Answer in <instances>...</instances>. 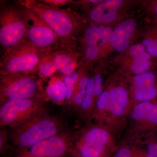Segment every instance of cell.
Masks as SVG:
<instances>
[{"mask_svg": "<svg viewBox=\"0 0 157 157\" xmlns=\"http://www.w3.org/2000/svg\"><path fill=\"white\" fill-rule=\"evenodd\" d=\"M9 138L18 150L29 147L39 141L62 133L63 125L57 118L45 113L10 128Z\"/></svg>", "mask_w": 157, "mask_h": 157, "instance_id": "cell-2", "label": "cell"}, {"mask_svg": "<svg viewBox=\"0 0 157 157\" xmlns=\"http://www.w3.org/2000/svg\"><path fill=\"white\" fill-rule=\"evenodd\" d=\"M88 79L86 76H83L79 82L78 90L74 94L73 98V103L76 105H81L86 89Z\"/></svg>", "mask_w": 157, "mask_h": 157, "instance_id": "cell-24", "label": "cell"}, {"mask_svg": "<svg viewBox=\"0 0 157 157\" xmlns=\"http://www.w3.org/2000/svg\"><path fill=\"white\" fill-rule=\"evenodd\" d=\"M151 56L146 52L134 59V62L131 68L132 72L134 74H140L147 72L151 66L150 59Z\"/></svg>", "mask_w": 157, "mask_h": 157, "instance_id": "cell-17", "label": "cell"}, {"mask_svg": "<svg viewBox=\"0 0 157 157\" xmlns=\"http://www.w3.org/2000/svg\"><path fill=\"white\" fill-rule=\"evenodd\" d=\"M112 33L109 27L97 25H90L85 31V44L86 47L98 45L101 48L109 42Z\"/></svg>", "mask_w": 157, "mask_h": 157, "instance_id": "cell-12", "label": "cell"}, {"mask_svg": "<svg viewBox=\"0 0 157 157\" xmlns=\"http://www.w3.org/2000/svg\"><path fill=\"white\" fill-rule=\"evenodd\" d=\"M21 5L27 26L25 40L38 49L48 52L63 48L52 29L31 9Z\"/></svg>", "mask_w": 157, "mask_h": 157, "instance_id": "cell-7", "label": "cell"}, {"mask_svg": "<svg viewBox=\"0 0 157 157\" xmlns=\"http://www.w3.org/2000/svg\"><path fill=\"white\" fill-rule=\"evenodd\" d=\"M142 45L151 56H157V43L156 40L151 39H144L142 41Z\"/></svg>", "mask_w": 157, "mask_h": 157, "instance_id": "cell-25", "label": "cell"}, {"mask_svg": "<svg viewBox=\"0 0 157 157\" xmlns=\"http://www.w3.org/2000/svg\"><path fill=\"white\" fill-rule=\"evenodd\" d=\"M42 2L50 5V6H55V7L60 8L63 6L69 5V4L71 3L73 1L70 0H42L41 1Z\"/></svg>", "mask_w": 157, "mask_h": 157, "instance_id": "cell-30", "label": "cell"}, {"mask_svg": "<svg viewBox=\"0 0 157 157\" xmlns=\"http://www.w3.org/2000/svg\"><path fill=\"white\" fill-rule=\"evenodd\" d=\"M44 97L10 100L1 105V128H12L44 113Z\"/></svg>", "mask_w": 157, "mask_h": 157, "instance_id": "cell-6", "label": "cell"}, {"mask_svg": "<svg viewBox=\"0 0 157 157\" xmlns=\"http://www.w3.org/2000/svg\"><path fill=\"white\" fill-rule=\"evenodd\" d=\"M146 121L152 123L157 124V104L153 105Z\"/></svg>", "mask_w": 157, "mask_h": 157, "instance_id": "cell-31", "label": "cell"}, {"mask_svg": "<svg viewBox=\"0 0 157 157\" xmlns=\"http://www.w3.org/2000/svg\"><path fill=\"white\" fill-rule=\"evenodd\" d=\"M94 96H99L102 92V76L100 74H96L94 77Z\"/></svg>", "mask_w": 157, "mask_h": 157, "instance_id": "cell-29", "label": "cell"}, {"mask_svg": "<svg viewBox=\"0 0 157 157\" xmlns=\"http://www.w3.org/2000/svg\"><path fill=\"white\" fill-rule=\"evenodd\" d=\"M109 135L105 130L99 128L90 129L84 136L85 143L104 146L109 140Z\"/></svg>", "mask_w": 157, "mask_h": 157, "instance_id": "cell-15", "label": "cell"}, {"mask_svg": "<svg viewBox=\"0 0 157 157\" xmlns=\"http://www.w3.org/2000/svg\"><path fill=\"white\" fill-rule=\"evenodd\" d=\"M36 73L0 75V103L44 96L42 80Z\"/></svg>", "mask_w": 157, "mask_h": 157, "instance_id": "cell-5", "label": "cell"}, {"mask_svg": "<svg viewBox=\"0 0 157 157\" xmlns=\"http://www.w3.org/2000/svg\"><path fill=\"white\" fill-rule=\"evenodd\" d=\"M0 3V44L3 52L25 39L27 26L19 1Z\"/></svg>", "mask_w": 157, "mask_h": 157, "instance_id": "cell-4", "label": "cell"}, {"mask_svg": "<svg viewBox=\"0 0 157 157\" xmlns=\"http://www.w3.org/2000/svg\"><path fill=\"white\" fill-rule=\"evenodd\" d=\"M50 52L38 49L24 39L3 52L0 75L36 73L41 62Z\"/></svg>", "mask_w": 157, "mask_h": 157, "instance_id": "cell-3", "label": "cell"}, {"mask_svg": "<svg viewBox=\"0 0 157 157\" xmlns=\"http://www.w3.org/2000/svg\"><path fill=\"white\" fill-rule=\"evenodd\" d=\"M152 106L151 103L148 101L137 104L132 113V118L137 121L147 120Z\"/></svg>", "mask_w": 157, "mask_h": 157, "instance_id": "cell-20", "label": "cell"}, {"mask_svg": "<svg viewBox=\"0 0 157 157\" xmlns=\"http://www.w3.org/2000/svg\"><path fill=\"white\" fill-rule=\"evenodd\" d=\"M122 2L121 0L102 1L92 9L90 13V19L97 23L113 22L116 18L118 10Z\"/></svg>", "mask_w": 157, "mask_h": 157, "instance_id": "cell-9", "label": "cell"}, {"mask_svg": "<svg viewBox=\"0 0 157 157\" xmlns=\"http://www.w3.org/2000/svg\"><path fill=\"white\" fill-rule=\"evenodd\" d=\"M109 109L113 114L120 116L127 109L128 103V93L122 87L113 88L108 91Z\"/></svg>", "mask_w": 157, "mask_h": 157, "instance_id": "cell-13", "label": "cell"}, {"mask_svg": "<svg viewBox=\"0 0 157 157\" xmlns=\"http://www.w3.org/2000/svg\"><path fill=\"white\" fill-rule=\"evenodd\" d=\"M135 21L132 19L124 21L112 31L109 42L115 50L119 52L125 50L130 43V37L135 29Z\"/></svg>", "mask_w": 157, "mask_h": 157, "instance_id": "cell-10", "label": "cell"}, {"mask_svg": "<svg viewBox=\"0 0 157 157\" xmlns=\"http://www.w3.org/2000/svg\"><path fill=\"white\" fill-rule=\"evenodd\" d=\"M46 96L50 100L61 103L66 100L67 89L63 79L57 78L50 82L45 90Z\"/></svg>", "mask_w": 157, "mask_h": 157, "instance_id": "cell-14", "label": "cell"}, {"mask_svg": "<svg viewBox=\"0 0 157 157\" xmlns=\"http://www.w3.org/2000/svg\"><path fill=\"white\" fill-rule=\"evenodd\" d=\"M129 52L134 59L144 53L145 52V49L142 44H136L132 45L130 47Z\"/></svg>", "mask_w": 157, "mask_h": 157, "instance_id": "cell-28", "label": "cell"}, {"mask_svg": "<svg viewBox=\"0 0 157 157\" xmlns=\"http://www.w3.org/2000/svg\"><path fill=\"white\" fill-rule=\"evenodd\" d=\"M144 157H157V155L147 154Z\"/></svg>", "mask_w": 157, "mask_h": 157, "instance_id": "cell-34", "label": "cell"}, {"mask_svg": "<svg viewBox=\"0 0 157 157\" xmlns=\"http://www.w3.org/2000/svg\"><path fill=\"white\" fill-rule=\"evenodd\" d=\"M69 134H60L19 150L13 157H66L70 150Z\"/></svg>", "mask_w": 157, "mask_h": 157, "instance_id": "cell-8", "label": "cell"}, {"mask_svg": "<svg viewBox=\"0 0 157 157\" xmlns=\"http://www.w3.org/2000/svg\"><path fill=\"white\" fill-rule=\"evenodd\" d=\"M104 148L103 145L84 143L79 149V157H100Z\"/></svg>", "mask_w": 157, "mask_h": 157, "instance_id": "cell-19", "label": "cell"}, {"mask_svg": "<svg viewBox=\"0 0 157 157\" xmlns=\"http://www.w3.org/2000/svg\"><path fill=\"white\" fill-rule=\"evenodd\" d=\"M74 51L60 48L51 52L57 71L63 76H69L75 71L76 61Z\"/></svg>", "mask_w": 157, "mask_h": 157, "instance_id": "cell-11", "label": "cell"}, {"mask_svg": "<svg viewBox=\"0 0 157 157\" xmlns=\"http://www.w3.org/2000/svg\"><path fill=\"white\" fill-rule=\"evenodd\" d=\"M78 79V73L75 71L70 75L64 76V77L63 80L67 89V97H66V100L67 101L70 100L73 96V91H74V85L77 83Z\"/></svg>", "mask_w": 157, "mask_h": 157, "instance_id": "cell-23", "label": "cell"}, {"mask_svg": "<svg viewBox=\"0 0 157 157\" xmlns=\"http://www.w3.org/2000/svg\"><path fill=\"white\" fill-rule=\"evenodd\" d=\"M155 77L153 73L151 72H144L137 74L134 79L135 89L147 88L153 86Z\"/></svg>", "mask_w": 157, "mask_h": 157, "instance_id": "cell-18", "label": "cell"}, {"mask_svg": "<svg viewBox=\"0 0 157 157\" xmlns=\"http://www.w3.org/2000/svg\"><path fill=\"white\" fill-rule=\"evenodd\" d=\"M155 10H156V14H157V4L156 6V9H155Z\"/></svg>", "mask_w": 157, "mask_h": 157, "instance_id": "cell-35", "label": "cell"}, {"mask_svg": "<svg viewBox=\"0 0 157 157\" xmlns=\"http://www.w3.org/2000/svg\"><path fill=\"white\" fill-rule=\"evenodd\" d=\"M48 25L58 38L62 48L74 51L78 29L76 16L69 9L47 5L38 0L20 1Z\"/></svg>", "mask_w": 157, "mask_h": 157, "instance_id": "cell-1", "label": "cell"}, {"mask_svg": "<svg viewBox=\"0 0 157 157\" xmlns=\"http://www.w3.org/2000/svg\"><path fill=\"white\" fill-rule=\"evenodd\" d=\"M115 157H132V154L128 149L122 148L117 151Z\"/></svg>", "mask_w": 157, "mask_h": 157, "instance_id": "cell-32", "label": "cell"}, {"mask_svg": "<svg viewBox=\"0 0 157 157\" xmlns=\"http://www.w3.org/2000/svg\"><path fill=\"white\" fill-rule=\"evenodd\" d=\"M157 94V89L154 86L147 88L135 89L134 92L136 100L143 102L151 100L156 96Z\"/></svg>", "mask_w": 157, "mask_h": 157, "instance_id": "cell-22", "label": "cell"}, {"mask_svg": "<svg viewBox=\"0 0 157 157\" xmlns=\"http://www.w3.org/2000/svg\"><path fill=\"white\" fill-rule=\"evenodd\" d=\"M97 106L101 109H109V99L108 91L102 92L97 101Z\"/></svg>", "mask_w": 157, "mask_h": 157, "instance_id": "cell-27", "label": "cell"}, {"mask_svg": "<svg viewBox=\"0 0 157 157\" xmlns=\"http://www.w3.org/2000/svg\"><path fill=\"white\" fill-rule=\"evenodd\" d=\"M147 154L157 155V144L152 143L149 145Z\"/></svg>", "mask_w": 157, "mask_h": 157, "instance_id": "cell-33", "label": "cell"}, {"mask_svg": "<svg viewBox=\"0 0 157 157\" xmlns=\"http://www.w3.org/2000/svg\"><path fill=\"white\" fill-rule=\"evenodd\" d=\"M51 52L43 59L37 70L36 74L42 78L51 77L57 71L52 60Z\"/></svg>", "mask_w": 157, "mask_h": 157, "instance_id": "cell-16", "label": "cell"}, {"mask_svg": "<svg viewBox=\"0 0 157 157\" xmlns=\"http://www.w3.org/2000/svg\"><path fill=\"white\" fill-rule=\"evenodd\" d=\"M156 41L157 43V39H156Z\"/></svg>", "mask_w": 157, "mask_h": 157, "instance_id": "cell-36", "label": "cell"}, {"mask_svg": "<svg viewBox=\"0 0 157 157\" xmlns=\"http://www.w3.org/2000/svg\"><path fill=\"white\" fill-rule=\"evenodd\" d=\"M100 48L98 45L86 47L84 51L85 58L89 61L94 60L98 57Z\"/></svg>", "mask_w": 157, "mask_h": 157, "instance_id": "cell-26", "label": "cell"}, {"mask_svg": "<svg viewBox=\"0 0 157 157\" xmlns=\"http://www.w3.org/2000/svg\"><path fill=\"white\" fill-rule=\"evenodd\" d=\"M94 96V78L90 77L88 79L86 89L81 104V107L82 109H87L90 108L92 104Z\"/></svg>", "mask_w": 157, "mask_h": 157, "instance_id": "cell-21", "label": "cell"}]
</instances>
